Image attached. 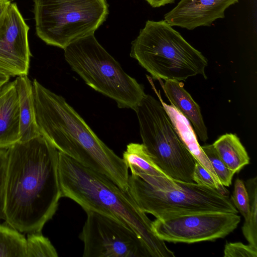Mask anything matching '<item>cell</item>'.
<instances>
[{"instance_id": "cell-1", "label": "cell", "mask_w": 257, "mask_h": 257, "mask_svg": "<svg viewBox=\"0 0 257 257\" xmlns=\"http://www.w3.org/2000/svg\"><path fill=\"white\" fill-rule=\"evenodd\" d=\"M59 151L41 134L7 149L5 220L21 232H41L62 197Z\"/></svg>"}, {"instance_id": "cell-2", "label": "cell", "mask_w": 257, "mask_h": 257, "mask_svg": "<svg viewBox=\"0 0 257 257\" xmlns=\"http://www.w3.org/2000/svg\"><path fill=\"white\" fill-rule=\"evenodd\" d=\"M32 85L40 134L59 152L105 175L126 191L128 169L123 159L96 136L63 96L46 88L36 79Z\"/></svg>"}, {"instance_id": "cell-3", "label": "cell", "mask_w": 257, "mask_h": 257, "mask_svg": "<svg viewBox=\"0 0 257 257\" xmlns=\"http://www.w3.org/2000/svg\"><path fill=\"white\" fill-rule=\"evenodd\" d=\"M62 197L70 198L86 211H94L120 222L140 238L150 257H174V253L152 229V221L126 191L105 175L58 154Z\"/></svg>"}, {"instance_id": "cell-4", "label": "cell", "mask_w": 257, "mask_h": 257, "mask_svg": "<svg viewBox=\"0 0 257 257\" xmlns=\"http://www.w3.org/2000/svg\"><path fill=\"white\" fill-rule=\"evenodd\" d=\"M126 191L141 210L158 219L199 212H238L228 195L215 189L167 177L131 174Z\"/></svg>"}, {"instance_id": "cell-5", "label": "cell", "mask_w": 257, "mask_h": 257, "mask_svg": "<svg viewBox=\"0 0 257 257\" xmlns=\"http://www.w3.org/2000/svg\"><path fill=\"white\" fill-rule=\"evenodd\" d=\"M130 56L154 79L185 81L202 75L207 59L164 20H148L132 42Z\"/></svg>"}, {"instance_id": "cell-6", "label": "cell", "mask_w": 257, "mask_h": 257, "mask_svg": "<svg viewBox=\"0 0 257 257\" xmlns=\"http://www.w3.org/2000/svg\"><path fill=\"white\" fill-rule=\"evenodd\" d=\"M64 50L72 70L87 85L114 100L119 108L134 110L145 95L144 86L124 72L94 33L74 41Z\"/></svg>"}, {"instance_id": "cell-7", "label": "cell", "mask_w": 257, "mask_h": 257, "mask_svg": "<svg viewBox=\"0 0 257 257\" xmlns=\"http://www.w3.org/2000/svg\"><path fill=\"white\" fill-rule=\"evenodd\" d=\"M134 110L143 144L154 163L171 179L194 182L196 161L181 140L160 101L146 94Z\"/></svg>"}, {"instance_id": "cell-8", "label": "cell", "mask_w": 257, "mask_h": 257, "mask_svg": "<svg viewBox=\"0 0 257 257\" xmlns=\"http://www.w3.org/2000/svg\"><path fill=\"white\" fill-rule=\"evenodd\" d=\"M37 36L47 44L64 49L94 34L108 14L106 0H34Z\"/></svg>"}, {"instance_id": "cell-9", "label": "cell", "mask_w": 257, "mask_h": 257, "mask_svg": "<svg viewBox=\"0 0 257 257\" xmlns=\"http://www.w3.org/2000/svg\"><path fill=\"white\" fill-rule=\"evenodd\" d=\"M79 237L83 257H150L132 230L103 214L89 210Z\"/></svg>"}, {"instance_id": "cell-10", "label": "cell", "mask_w": 257, "mask_h": 257, "mask_svg": "<svg viewBox=\"0 0 257 257\" xmlns=\"http://www.w3.org/2000/svg\"><path fill=\"white\" fill-rule=\"evenodd\" d=\"M240 221L237 213L206 212L152 221L155 234L164 241L192 243L214 241L233 231Z\"/></svg>"}, {"instance_id": "cell-11", "label": "cell", "mask_w": 257, "mask_h": 257, "mask_svg": "<svg viewBox=\"0 0 257 257\" xmlns=\"http://www.w3.org/2000/svg\"><path fill=\"white\" fill-rule=\"evenodd\" d=\"M29 30L17 5L10 3L0 19V71L10 77L28 75Z\"/></svg>"}, {"instance_id": "cell-12", "label": "cell", "mask_w": 257, "mask_h": 257, "mask_svg": "<svg viewBox=\"0 0 257 257\" xmlns=\"http://www.w3.org/2000/svg\"><path fill=\"white\" fill-rule=\"evenodd\" d=\"M239 0H181L164 16V21L173 26L189 30L210 26L225 17V10Z\"/></svg>"}, {"instance_id": "cell-13", "label": "cell", "mask_w": 257, "mask_h": 257, "mask_svg": "<svg viewBox=\"0 0 257 257\" xmlns=\"http://www.w3.org/2000/svg\"><path fill=\"white\" fill-rule=\"evenodd\" d=\"M159 80L171 105L191 122L200 140L206 142L208 139L207 130L200 106L185 89L183 83L175 80H166L165 83L162 79Z\"/></svg>"}, {"instance_id": "cell-14", "label": "cell", "mask_w": 257, "mask_h": 257, "mask_svg": "<svg viewBox=\"0 0 257 257\" xmlns=\"http://www.w3.org/2000/svg\"><path fill=\"white\" fill-rule=\"evenodd\" d=\"M20 138L19 101L14 81L0 90V148L8 149Z\"/></svg>"}, {"instance_id": "cell-15", "label": "cell", "mask_w": 257, "mask_h": 257, "mask_svg": "<svg viewBox=\"0 0 257 257\" xmlns=\"http://www.w3.org/2000/svg\"><path fill=\"white\" fill-rule=\"evenodd\" d=\"M159 100L162 104L178 135L196 161L201 165L220 183L211 164L199 145L196 134L190 121L172 105H168L162 100L160 92L154 88Z\"/></svg>"}, {"instance_id": "cell-16", "label": "cell", "mask_w": 257, "mask_h": 257, "mask_svg": "<svg viewBox=\"0 0 257 257\" xmlns=\"http://www.w3.org/2000/svg\"><path fill=\"white\" fill-rule=\"evenodd\" d=\"M19 101L20 141L40 135L35 116L32 82L27 75L14 80Z\"/></svg>"}, {"instance_id": "cell-17", "label": "cell", "mask_w": 257, "mask_h": 257, "mask_svg": "<svg viewBox=\"0 0 257 257\" xmlns=\"http://www.w3.org/2000/svg\"><path fill=\"white\" fill-rule=\"evenodd\" d=\"M212 145L226 166L235 173L249 163L250 158L247 153L235 134L223 135Z\"/></svg>"}, {"instance_id": "cell-18", "label": "cell", "mask_w": 257, "mask_h": 257, "mask_svg": "<svg viewBox=\"0 0 257 257\" xmlns=\"http://www.w3.org/2000/svg\"><path fill=\"white\" fill-rule=\"evenodd\" d=\"M122 159L128 169H130L132 175L146 174L158 177H167L154 163L143 144H128L123 153Z\"/></svg>"}, {"instance_id": "cell-19", "label": "cell", "mask_w": 257, "mask_h": 257, "mask_svg": "<svg viewBox=\"0 0 257 257\" xmlns=\"http://www.w3.org/2000/svg\"><path fill=\"white\" fill-rule=\"evenodd\" d=\"M26 238L17 229L0 224V257H26Z\"/></svg>"}, {"instance_id": "cell-20", "label": "cell", "mask_w": 257, "mask_h": 257, "mask_svg": "<svg viewBox=\"0 0 257 257\" xmlns=\"http://www.w3.org/2000/svg\"><path fill=\"white\" fill-rule=\"evenodd\" d=\"M249 198L250 211L242 227V233L248 244L257 248V180L256 177L245 182Z\"/></svg>"}, {"instance_id": "cell-21", "label": "cell", "mask_w": 257, "mask_h": 257, "mask_svg": "<svg viewBox=\"0 0 257 257\" xmlns=\"http://www.w3.org/2000/svg\"><path fill=\"white\" fill-rule=\"evenodd\" d=\"M57 252L49 239L41 232L29 233L26 238V257H57Z\"/></svg>"}, {"instance_id": "cell-22", "label": "cell", "mask_w": 257, "mask_h": 257, "mask_svg": "<svg viewBox=\"0 0 257 257\" xmlns=\"http://www.w3.org/2000/svg\"><path fill=\"white\" fill-rule=\"evenodd\" d=\"M201 147L211 163L220 183L224 187L230 186L235 173L229 169L222 161L212 144Z\"/></svg>"}, {"instance_id": "cell-23", "label": "cell", "mask_w": 257, "mask_h": 257, "mask_svg": "<svg viewBox=\"0 0 257 257\" xmlns=\"http://www.w3.org/2000/svg\"><path fill=\"white\" fill-rule=\"evenodd\" d=\"M231 201L237 211L246 219L250 211L249 198L245 184L238 178L234 182Z\"/></svg>"}, {"instance_id": "cell-24", "label": "cell", "mask_w": 257, "mask_h": 257, "mask_svg": "<svg viewBox=\"0 0 257 257\" xmlns=\"http://www.w3.org/2000/svg\"><path fill=\"white\" fill-rule=\"evenodd\" d=\"M193 179L198 184L215 189L221 193L228 195V191L222 184L217 182L212 175L199 163L196 162Z\"/></svg>"}, {"instance_id": "cell-25", "label": "cell", "mask_w": 257, "mask_h": 257, "mask_svg": "<svg viewBox=\"0 0 257 257\" xmlns=\"http://www.w3.org/2000/svg\"><path fill=\"white\" fill-rule=\"evenodd\" d=\"M223 253L224 257H256L257 248L241 242H226Z\"/></svg>"}, {"instance_id": "cell-26", "label": "cell", "mask_w": 257, "mask_h": 257, "mask_svg": "<svg viewBox=\"0 0 257 257\" xmlns=\"http://www.w3.org/2000/svg\"><path fill=\"white\" fill-rule=\"evenodd\" d=\"M8 163L7 149L0 148V221L5 220L6 181Z\"/></svg>"}, {"instance_id": "cell-27", "label": "cell", "mask_w": 257, "mask_h": 257, "mask_svg": "<svg viewBox=\"0 0 257 257\" xmlns=\"http://www.w3.org/2000/svg\"><path fill=\"white\" fill-rule=\"evenodd\" d=\"M153 8H158L167 4L174 3L175 0H146Z\"/></svg>"}, {"instance_id": "cell-28", "label": "cell", "mask_w": 257, "mask_h": 257, "mask_svg": "<svg viewBox=\"0 0 257 257\" xmlns=\"http://www.w3.org/2000/svg\"><path fill=\"white\" fill-rule=\"evenodd\" d=\"M10 76L0 71V90L9 82Z\"/></svg>"}, {"instance_id": "cell-29", "label": "cell", "mask_w": 257, "mask_h": 257, "mask_svg": "<svg viewBox=\"0 0 257 257\" xmlns=\"http://www.w3.org/2000/svg\"><path fill=\"white\" fill-rule=\"evenodd\" d=\"M7 0H0V19L10 4Z\"/></svg>"}, {"instance_id": "cell-30", "label": "cell", "mask_w": 257, "mask_h": 257, "mask_svg": "<svg viewBox=\"0 0 257 257\" xmlns=\"http://www.w3.org/2000/svg\"><path fill=\"white\" fill-rule=\"evenodd\" d=\"M7 1H8V2H9L11 3V2H12L13 1H14V0H7Z\"/></svg>"}]
</instances>
